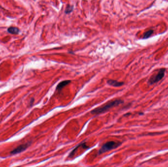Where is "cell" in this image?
I'll list each match as a JSON object with an SVG mask.
<instances>
[{
	"mask_svg": "<svg viewBox=\"0 0 168 167\" xmlns=\"http://www.w3.org/2000/svg\"><path fill=\"white\" fill-rule=\"evenodd\" d=\"M122 103H123V101L119 99L111 100L109 102L104 106L95 108V109H94L91 111V113L93 114H96V115L104 113L109 111L112 108L117 106Z\"/></svg>",
	"mask_w": 168,
	"mask_h": 167,
	"instance_id": "1",
	"label": "cell"
},
{
	"mask_svg": "<svg viewBox=\"0 0 168 167\" xmlns=\"http://www.w3.org/2000/svg\"><path fill=\"white\" fill-rule=\"evenodd\" d=\"M121 144V143L117 141H109L104 144L98 151V155L109 152L111 150L118 148Z\"/></svg>",
	"mask_w": 168,
	"mask_h": 167,
	"instance_id": "2",
	"label": "cell"
},
{
	"mask_svg": "<svg viewBox=\"0 0 168 167\" xmlns=\"http://www.w3.org/2000/svg\"><path fill=\"white\" fill-rule=\"evenodd\" d=\"M165 71L166 69L165 68L160 69L156 74L150 78L148 80L149 84L150 85H152L155 84L156 82H158L160 80H161L164 76Z\"/></svg>",
	"mask_w": 168,
	"mask_h": 167,
	"instance_id": "3",
	"label": "cell"
},
{
	"mask_svg": "<svg viewBox=\"0 0 168 167\" xmlns=\"http://www.w3.org/2000/svg\"><path fill=\"white\" fill-rule=\"evenodd\" d=\"M31 144V142L24 144H21V145L18 146L16 148L12 150V151L11 152V154H12V155H14V154H16L21 153V152H24V150H25Z\"/></svg>",
	"mask_w": 168,
	"mask_h": 167,
	"instance_id": "4",
	"label": "cell"
},
{
	"mask_svg": "<svg viewBox=\"0 0 168 167\" xmlns=\"http://www.w3.org/2000/svg\"><path fill=\"white\" fill-rule=\"evenodd\" d=\"M107 84L111 86H114V87H120L121 86L124 84V82H119L117 80H107Z\"/></svg>",
	"mask_w": 168,
	"mask_h": 167,
	"instance_id": "5",
	"label": "cell"
},
{
	"mask_svg": "<svg viewBox=\"0 0 168 167\" xmlns=\"http://www.w3.org/2000/svg\"><path fill=\"white\" fill-rule=\"evenodd\" d=\"M70 82H71L70 80H63V81L60 82L58 84V85L56 87V90H58V91L61 90L62 89L63 87L66 86L67 85L70 84Z\"/></svg>",
	"mask_w": 168,
	"mask_h": 167,
	"instance_id": "6",
	"label": "cell"
},
{
	"mask_svg": "<svg viewBox=\"0 0 168 167\" xmlns=\"http://www.w3.org/2000/svg\"><path fill=\"white\" fill-rule=\"evenodd\" d=\"M8 32L9 33L12 34H17L19 32V30L16 27L12 26L8 29Z\"/></svg>",
	"mask_w": 168,
	"mask_h": 167,
	"instance_id": "7",
	"label": "cell"
},
{
	"mask_svg": "<svg viewBox=\"0 0 168 167\" xmlns=\"http://www.w3.org/2000/svg\"><path fill=\"white\" fill-rule=\"evenodd\" d=\"M153 33V30H148L147 32H146L144 33V35L143 36V39H146L148 38Z\"/></svg>",
	"mask_w": 168,
	"mask_h": 167,
	"instance_id": "8",
	"label": "cell"
},
{
	"mask_svg": "<svg viewBox=\"0 0 168 167\" xmlns=\"http://www.w3.org/2000/svg\"><path fill=\"white\" fill-rule=\"evenodd\" d=\"M34 101H35V99H34V98H32V99L31 100L30 102V105L31 106H32V105H33V104Z\"/></svg>",
	"mask_w": 168,
	"mask_h": 167,
	"instance_id": "9",
	"label": "cell"
}]
</instances>
